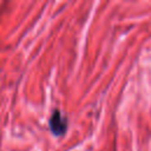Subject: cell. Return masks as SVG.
Returning a JSON list of instances; mask_svg holds the SVG:
<instances>
[{"mask_svg":"<svg viewBox=\"0 0 151 151\" xmlns=\"http://www.w3.org/2000/svg\"><path fill=\"white\" fill-rule=\"evenodd\" d=\"M48 125H50L51 131L55 136H61L67 130V118L63 116V113L59 110H54L50 117Z\"/></svg>","mask_w":151,"mask_h":151,"instance_id":"6da1fadb","label":"cell"}]
</instances>
